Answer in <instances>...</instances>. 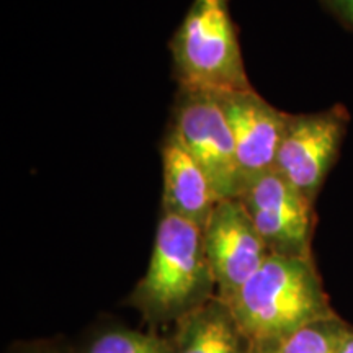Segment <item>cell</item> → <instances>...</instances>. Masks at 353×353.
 Masks as SVG:
<instances>
[{
    "label": "cell",
    "mask_w": 353,
    "mask_h": 353,
    "mask_svg": "<svg viewBox=\"0 0 353 353\" xmlns=\"http://www.w3.org/2000/svg\"><path fill=\"white\" fill-rule=\"evenodd\" d=\"M228 304L252 347L280 345L299 329L335 316L312 257L270 254Z\"/></svg>",
    "instance_id": "obj_1"
},
{
    "label": "cell",
    "mask_w": 353,
    "mask_h": 353,
    "mask_svg": "<svg viewBox=\"0 0 353 353\" xmlns=\"http://www.w3.org/2000/svg\"><path fill=\"white\" fill-rule=\"evenodd\" d=\"M216 296L203 229L174 214L159 219L151 260L128 304L149 324H176Z\"/></svg>",
    "instance_id": "obj_2"
},
{
    "label": "cell",
    "mask_w": 353,
    "mask_h": 353,
    "mask_svg": "<svg viewBox=\"0 0 353 353\" xmlns=\"http://www.w3.org/2000/svg\"><path fill=\"white\" fill-rule=\"evenodd\" d=\"M179 88L214 94L252 90L229 0H193L170 39Z\"/></svg>",
    "instance_id": "obj_3"
},
{
    "label": "cell",
    "mask_w": 353,
    "mask_h": 353,
    "mask_svg": "<svg viewBox=\"0 0 353 353\" xmlns=\"http://www.w3.org/2000/svg\"><path fill=\"white\" fill-rule=\"evenodd\" d=\"M169 130L208 175L218 201L241 196L244 183L236 144L218 94L179 88Z\"/></svg>",
    "instance_id": "obj_4"
},
{
    "label": "cell",
    "mask_w": 353,
    "mask_h": 353,
    "mask_svg": "<svg viewBox=\"0 0 353 353\" xmlns=\"http://www.w3.org/2000/svg\"><path fill=\"white\" fill-rule=\"evenodd\" d=\"M348 123L350 113L342 105L316 113H288L275 169L314 205L341 154Z\"/></svg>",
    "instance_id": "obj_5"
},
{
    "label": "cell",
    "mask_w": 353,
    "mask_h": 353,
    "mask_svg": "<svg viewBox=\"0 0 353 353\" xmlns=\"http://www.w3.org/2000/svg\"><path fill=\"white\" fill-rule=\"evenodd\" d=\"M252 219L268 252L288 257H312L314 203L276 169L250 180L237 198Z\"/></svg>",
    "instance_id": "obj_6"
},
{
    "label": "cell",
    "mask_w": 353,
    "mask_h": 353,
    "mask_svg": "<svg viewBox=\"0 0 353 353\" xmlns=\"http://www.w3.org/2000/svg\"><path fill=\"white\" fill-rule=\"evenodd\" d=\"M203 245L216 281V296L232 298L270 255L242 203L221 200L203 228Z\"/></svg>",
    "instance_id": "obj_7"
},
{
    "label": "cell",
    "mask_w": 353,
    "mask_h": 353,
    "mask_svg": "<svg viewBox=\"0 0 353 353\" xmlns=\"http://www.w3.org/2000/svg\"><path fill=\"white\" fill-rule=\"evenodd\" d=\"M218 99L231 126L237 165L245 187L250 180L275 169L288 113L268 103L254 88L218 94Z\"/></svg>",
    "instance_id": "obj_8"
},
{
    "label": "cell",
    "mask_w": 353,
    "mask_h": 353,
    "mask_svg": "<svg viewBox=\"0 0 353 353\" xmlns=\"http://www.w3.org/2000/svg\"><path fill=\"white\" fill-rule=\"evenodd\" d=\"M161 152L164 172L162 213L179 216L203 229L218 203L208 175L170 130L162 141Z\"/></svg>",
    "instance_id": "obj_9"
},
{
    "label": "cell",
    "mask_w": 353,
    "mask_h": 353,
    "mask_svg": "<svg viewBox=\"0 0 353 353\" xmlns=\"http://www.w3.org/2000/svg\"><path fill=\"white\" fill-rule=\"evenodd\" d=\"M170 353H252V343L242 332L228 303L211 298L174 324Z\"/></svg>",
    "instance_id": "obj_10"
},
{
    "label": "cell",
    "mask_w": 353,
    "mask_h": 353,
    "mask_svg": "<svg viewBox=\"0 0 353 353\" xmlns=\"http://www.w3.org/2000/svg\"><path fill=\"white\" fill-rule=\"evenodd\" d=\"M350 324L337 314L299 329L278 345V353H339Z\"/></svg>",
    "instance_id": "obj_11"
},
{
    "label": "cell",
    "mask_w": 353,
    "mask_h": 353,
    "mask_svg": "<svg viewBox=\"0 0 353 353\" xmlns=\"http://www.w3.org/2000/svg\"><path fill=\"white\" fill-rule=\"evenodd\" d=\"M82 353H170L169 337L130 327L103 329Z\"/></svg>",
    "instance_id": "obj_12"
},
{
    "label": "cell",
    "mask_w": 353,
    "mask_h": 353,
    "mask_svg": "<svg viewBox=\"0 0 353 353\" xmlns=\"http://www.w3.org/2000/svg\"><path fill=\"white\" fill-rule=\"evenodd\" d=\"M343 26L353 32V0H319Z\"/></svg>",
    "instance_id": "obj_13"
},
{
    "label": "cell",
    "mask_w": 353,
    "mask_h": 353,
    "mask_svg": "<svg viewBox=\"0 0 353 353\" xmlns=\"http://www.w3.org/2000/svg\"><path fill=\"white\" fill-rule=\"evenodd\" d=\"M339 353H353V327L352 325H350V329H348L345 339H343Z\"/></svg>",
    "instance_id": "obj_14"
},
{
    "label": "cell",
    "mask_w": 353,
    "mask_h": 353,
    "mask_svg": "<svg viewBox=\"0 0 353 353\" xmlns=\"http://www.w3.org/2000/svg\"><path fill=\"white\" fill-rule=\"evenodd\" d=\"M252 353H278V345H268V347H254Z\"/></svg>",
    "instance_id": "obj_15"
},
{
    "label": "cell",
    "mask_w": 353,
    "mask_h": 353,
    "mask_svg": "<svg viewBox=\"0 0 353 353\" xmlns=\"http://www.w3.org/2000/svg\"><path fill=\"white\" fill-rule=\"evenodd\" d=\"M19 353H64V352L54 350V348H32V350H23Z\"/></svg>",
    "instance_id": "obj_16"
}]
</instances>
